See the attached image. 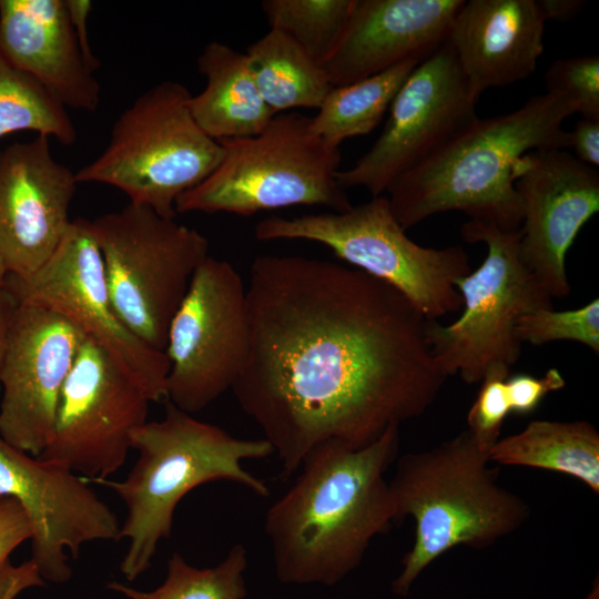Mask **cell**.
Instances as JSON below:
<instances>
[{
    "mask_svg": "<svg viewBox=\"0 0 599 599\" xmlns=\"http://www.w3.org/2000/svg\"><path fill=\"white\" fill-rule=\"evenodd\" d=\"M205 88L191 95V113L215 141L261 133L276 113L262 98L245 53L213 41L197 58Z\"/></svg>",
    "mask_w": 599,
    "mask_h": 599,
    "instance_id": "cell-22",
    "label": "cell"
},
{
    "mask_svg": "<svg viewBox=\"0 0 599 599\" xmlns=\"http://www.w3.org/2000/svg\"><path fill=\"white\" fill-rule=\"evenodd\" d=\"M489 460L561 473L599 494V433L586 420H531L521 432L498 439Z\"/></svg>",
    "mask_w": 599,
    "mask_h": 599,
    "instance_id": "cell-23",
    "label": "cell"
},
{
    "mask_svg": "<svg viewBox=\"0 0 599 599\" xmlns=\"http://www.w3.org/2000/svg\"><path fill=\"white\" fill-rule=\"evenodd\" d=\"M245 54L262 98L276 114L317 109L333 88L324 68L281 31L270 29Z\"/></svg>",
    "mask_w": 599,
    "mask_h": 599,
    "instance_id": "cell-24",
    "label": "cell"
},
{
    "mask_svg": "<svg viewBox=\"0 0 599 599\" xmlns=\"http://www.w3.org/2000/svg\"><path fill=\"white\" fill-rule=\"evenodd\" d=\"M398 448L393 425L362 448L326 441L304 457L264 519L281 582L334 586L359 566L372 540L396 522L385 474Z\"/></svg>",
    "mask_w": 599,
    "mask_h": 599,
    "instance_id": "cell-2",
    "label": "cell"
},
{
    "mask_svg": "<svg viewBox=\"0 0 599 599\" xmlns=\"http://www.w3.org/2000/svg\"><path fill=\"white\" fill-rule=\"evenodd\" d=\"M0 496L14 498L31 527V561L41 578L65 582L82 545L120 540L113 510L82 476L58 463L32 457L0 437Z\"/></svg>",
    "mask_w": 599,
    "mask_h": 599,
    "instance_id": "cell-16",
    "label": "cell"
},
{
    "mask_svg": "<svg viewBox=\"0 0 599 599\" xmlns=\"http://www.w3.org/2000/svg\"><path fill=\"white\" fill-rule=\"evenodd\" d=\"M248 348L246 287L230 262L209 255L169 326L166 400L189 414L206 408L232 390Z\"/></svg>",
    "mask_w": 599,
    "mask_h": 599,
    "instance_id": "cell-11",
    "label": "cell"
},
{
    "mask_svg": "<svg viewBox=\"0 0 599 599\" xmlns=\"http://www.w3.org/2000/svg\"><path fill=\"white\" fill-rule=\"evenodd\" d=\"M246 568L247 550L241 544L209 568L194 567L173 552L167 560L166 577L156 589L142 591L118 581L110 582L108 588L129 599H244Z\"/></svg>",
    "mask_w": 599,
    "mask_h": 599,
    "instance_id": "cell-27",
    "label": "cell"
},
{
    "mask_svg": "<svg viewBox=\"0 0 599 599\" xmlns=\"http://www.w3.org/2000/svg\"><path fill=\"white\" fill-rule=\"evenodd\" d=\"M521 344L544 345L555 341H573L599 353V300L569 311L539 308L522 315L516 325Z\"/></svg>",
    "mask_w": 599,
    "mask_h": 599,
    "instance_id": "cell-29",
    "label": "cell"
},
{
    "mask_svg": "<svg viewBox=\"0 0 599 599\" xmlns=\"http://www.w3.org/2000/svg\"><path fill=\"white\" fill-rule=\"evenodd\" d=\"M17 131H34L64 145L78 138L61 101L0 53V138Z\"/></svg>",
    "mask_w": 599,
    "mask_h": 599,
    "instance_id": "cell-26",
    "label": "cell"
},
{
    "mask_svg": "<svg viewBox=\"0 0 599 599\" xmlns=\"http://www.w3.org/2000/svg\"><path fill=\"white\" fill-rule=\"evenodd\" d=\"M522 211L519 254L552 298L571 286L566 256L581 227L599 211V173L566 150L529 151L512 169Z\"/></svg>",
    "mask_w": 599,
    "mask_h": 599,
    "instance_id": "cell-17",
    "label": "cell"
},
{
    "mask_svg": "<svg viewBox=\"0 0 599 599\" xmlns=\"http://www.w3.org/2000/svg\"><path fill=\"white\" fill-rule=\"evenodd\" d=\"M16 306V301L2 286L0 287V375L6 355L10 322ZM1 394V384H0Z\"/></svg>",
    "mask_w": 599,
    "mask_h": 599,
    "instance_id": "cell-37",
    "label": "cell"
},
{
    "mask_svg": "<svg viewBox=\"0 0 599 599\" xmlns=\"http://www.w3.org/2000/svg\"><path fill=\"white\" fill-rule=\"evenodd\" d=\"M419 62L406 60L364 80L333 87L317 113L311 116L312 131L337 149L346 139L368 134L379 124L397 91Z\"/></svg>",
    "mask_w": 599,
    "mask_h": 599,
    "instance_id": "cell-25",
    "label": "cell"
},
{
    "mask_svg": "<svg viewBox=\"0 0 599 599\" xmlns=\"http://www.w3.org/2000/svg\"><path fill=\"white\" fill-rule=\"evenodd\" d=\"M477 99L446 42L419 62L394 97L379 138L356 163L336 173L345 191L364 187L380 196L477 115Z\"/></svg>",
    "mask_w": 599,
    "mask_h": 599,
    "instance_id": "cell-13",
    "label": "cell"
},
{
    "mask_svg": "<svg viewBox=\"0 0 599 599\" xmlns=\"http://www.w3.org/2000/svg\"><path fill=\"white\" fill-rule=\"evenodd\" d=\"M31 538L32 527L21 505L12 497L0 496V569L13 550Z\"/></svg>",
    "mask_w": 599,
    "mask_h": 599,
    "instance_id": "cell-33",
    "label": "cell"
},
{
    "mask_svg": "<svg viewBox=\"0 0 599 599\" xmlns=\"http://www.w3.org/2000/svg\"><path fill=\"white\" fill-rule=\"evenodd\" d=\"M545 20L567 21L577 16L585 7L582 0H537Z\"/></svg>",
    "mask_w": 599,
    "mask_h": 599,
    "instance_id": "cell-36",
    "label": "cell"
},
{
    "mask_svg": "<svg viewBox=\"0 0 599 599\" xmlns=\"http://www.w3.org/2000/svg\"><path fill=\"white\" fill-rule=\"evenodd\" d=\"M549 93L569 99L583 118H599V57L578 55L556 60L545 74Z\"/></svg>",
    "mask_w": 599,
    "mask_h": 599,
    "instance_id": "cell-30",
    "label": "cell"
},
{
    "mask_svg": "<svg viewBox=\"0 0 599 599\" xmlns=\"http://www.w3.org/2000/svg\"><path fill=\"white\" fill-rule=\"evenodd\" d=\"M489 461V450L467 429L396 459L388 481L395 518L412 517L415 538L392 582L395 595L407 596L420 573L448 550L487 548L526 522L529 507L498 484Z\"/></svg>",
    "mask_w": 599,
    "mask_h": 599,
    "instance_id": "cell-5",
    "label": "cell"
},
{
    "mask_svg": "<svg viewBox=\"0 0 599 599\" xmlns=\"http://www.w3.org/2000/svg\"><path fill=\"white\" fill-rule=\"evenodd\" d=\"M191 95L175 81L140 94L113 123L102 153L74 173L77 182L113 186L130 203L175 219L177 197L205 180L223 158L221 144L195 122Z\"/></svg>",
    "mask_w": 599,
    "mask_h": 599,
    "instance_id": "cell-7",
    "label": "cell"
},
{
    "mask_svg": "<svg viewBox=\"0 0 599 599\" xmlns=\"http://www.w3.org/2000/svg\"><path fill=\"white\" fill-rule=\"evenodd\" d=\"M83 332L60 313L17 303L0 384V437L39 457L50 443L60 394L81 346Z\"/></svg>",
    "mask_w": 599,
    "mask_h": 599,
    "instance_id": "cell-15",
    "label": "cell"
},
{
    "mask_svg": "<svg viewBox=\"0 0 599 599\" xmlns=\"http://www.w3.org/2000/svg\"><path fill=\"white\" fill-rule=\"evenodd\" d=\"M64 6L85 64L94 73L100 63L93 54L88 35V18L92 2L89 0H64Z\"/></svg>",
    "mask_w": 599,
    "mask_h": 599,
    "instance_id": "cell-35",
    "label": "cell"
},
{
    "mask_svg": "<svg viewBox=\"0 0 599 599\" xmlns=\"http://www.w3.org/2000/svg\"><path fill=\"white\" fill-rule=\"evenodd\" d=\"M575 113L569 99L546 92L509 113L476 118L390 184L386 197L395 219L406 231L434 214L459 211L518 231L522 211L514 165L529 151L569 149L564 122Z\"/></svg>",
    "mask_w": 599,
    "mask_h": 599,
    "instance_id": "cell-3",
    "label": "cell"
},
{
    "mask_svg": "<svg viewBox=\"0 0 599 599\" xmlns=\"http://www.w3.org/2000/svg\"><path fill=\"white\" fill-rule=\"evenodd\" d=\"M468 243H484L481 265L457 280L461 315L449 325L427 319L426 342L439 369L480 383L493 368L510 369L522 344L516 335L518 319L539 308H552V297L519 254L520 229L505 232L496 225L469 220L460 226Z\"/></svg>",
    "mask_w": 599,
    "mask_h": 599,
    "instance_id": "cell-9",
    "label": "cell"
},
{
    "mask_svg": "<svg viewBox=\"0 0 599 599\" xmlns=\"http://www.w3.org/2000/svg\"><path fill=\"white\" fill-rule=\"evenodd\" d=\"M405 232L383 195L344 212L273 215L254 229L258 241L306 240L327 246L339 260L394 287L426 319L460 311L455 282L473 271L465 248L422 246Z\"/></svg>",
    "mask_w": 599,
    "mask_h": 599,
    "instance_id": "cell-8",
    "label": "cell"
},
{
    "mask_svg": "<svg viewBox=\"0 0 599 599\" xmlns=\"http://www.w3.org/2000/svg\"><path fill=\"white\" fill-rule=\"evenodd\" d=\"M246 300L250 348L232 392L284 477L319 444L362 448L422 416L448 378L426 342L427 319L355 267L260 255Z\"/></svg>",
    "mask_w": 599,
    "mask_h": 599,
    "instance_id": "cell-1",
    "label": "cell"
},
{
    "mask_svg": "<svg viewBox=\"0 0 599 599\" xmlns=\"http://www.w3.org/2000/svg\"><path fill=\"white\" fill-rule=\"evenodd\" d=\"M0 53L65 108L97 110L100 84L85 64L64 0H0Z\"/></svg>",
    "mask_w": 599,
    "mask_h": 599,
    "instance_id": "cell-21",
    "label": "cell"
},
{
    "mask_svg": "<svg viewBox=\"0 0 599 599\" xmlns=\"http://www.w3.org/2000/svg\"><path fill=\"white\" fill-rule=\"evenodd\" d=\"M3 287L17 303L49 307L77 325L145 393L166 400L169 361L138 338L118 316L90 221L72 220L53 255L35 273L8 275Z\"/></svg>",
    "mask_w": 599,
    "mask_h": 599,
    "instance_id": "cell-12",
    "label": "cell"
},
{
    "mask_svg": "<svg viewBox=\"0 0 599 599\" xmlns=\"http://www.w3.org/2000/svg\"><path fill=\"white\" fill-rule=\"evenodd\" d=\"M150 399L87 338L62 387L53 435L38 457L87 479L108 478L125 463L132 433L148 422Z\"/></svg>",
    "mask_w": 599,
    "mask_h": 599,
    "instance_id": "cell-14",
    "label": "cell"
},
{
    "mask_svg": "<svg viewBox=\"0 0 599 599\" xmlns=\"http://www.w3.org/2000/svg\"><path fill=\"white\" fill-rule=\"evenodd\" d=\"M355 0H264L270 29L285 33L324 65L338 45Z\"/></svg>",
    "mask_w": 599,
    "mask_h": 599,
    "instance_id": "cell-28",
    "label": "cell"
},
{
    "mask_svg": "<svg viewBox=\"0 0 599 599\" xmlns=\"http://www.w3.org/2000/svg\"><path fill=\"white\" fill-rule=\"evenodd\" d=\"M164 417L146 422L131 435L138 458L126 478L84 480L112 489L124 502L125 519L119 539L129 546L120 571L135 580L150 568L161 539L169 538L174 511L184 496L200 485L226 480L267 497L268 487L248 473L243 461L265 458L273 448L264 438L244 439L196 419L165 400Z\"/></svg>",
    "mask_w": 599,
    "mask_h": 599,
    "instance_id": "cell-4",
    "label": "cell"
},
{
    "mask_svg": "<svg viewBox=\"0 0 599 599\" xmlns=\"http://www.w3.org/2000/svg\"><path fill=\"white\" fill-rule=\"evenodd\" d=\"M510 369L493 368L480 382V388L467 414L468 432L484 448L499 439L502 424L510 413L506 380Z\"/></svg>",
    "mask_w": 599,
    "mask_h": 599,
    "instance_id": "cell-31",
    "label": "cell"
},
{
    "mask_svg": "<svg viewBox=\"0 0 599 599\" xmlns=\"http://www.w3.org/2000/svg\"><path fill=\"white\" fill-rule=\"evenodd\" d=\"M568 132L569 149L573 150V156L597 169L599 165V118L581 116Z\"/></svg>",
    "mask_w": 599,
    "mask_h": 599,
    "instance_id": "cell-34",
    "label": "cell"
},
{
    "mask_svg": "<svg viewBox=\"0 0 599 599\" xmlns=\"http://www.w3.org/2000/svg\"><path fill=\"white\" fill-rule=\"evenodd\" d=\"M566 380L557 368H549L542 377L517 374L506 380L510 413L528 415L551 392L564 388Z\"/></svg>",
    "mask_w": 599,
    "mask_h": 599,
    "instance_id": "cell-32",
    "label": "cell"
},
{
    "mask_svg": "<svg viewBox=\"0 0 599 599\" xmlns=\"http://www.w3.org/2000/svg\"><path fill=\"white\" fill-rule=\"evenodd\" d=\"M545 23L537 0H464L447 42L477 100L534 74Z\"/></svg>",
    "mask_w": 599,
    "mask_h": 599,
    "instance_id": "cell-20",
    "label": "cell"
},
{
    "mask_svg": "<svg viewBox=\"0 0 599 599\" xmlns=\"http://www.w3.org/2000/svg\"><path fill=\"white\" fill-rule=\"evenodd\" d=\"M113 307L144 344L164 352L170 323L209 256L195 229L129 203L90 221Z\"/></svg>",
    "mask_w": 599,
    "mask_h": 599,
    "instance_id": "cell-10",
    "label": "cell"
},
{
    "mask_svg": "<svg viewBox=\"0 0 599 599\" xmlns=\"http://www.w3.org/2000/svg\"><path fill=\"white\" fill-rule=\"evenodd\" d=\"M8 276V271L6 268V265L3 263V260L0 255V287L4 285L6 278Z\"/></svg>",
    "mask_w": 599,
    "mask_h": 599,
    "instance_id": "cell-39",
    "label": "cell"
},
{
    "mask_svg": "<svg viewBox=\"0 0 599 599\" xmlns=\"http://www.w3.org/2000/svg\"><path fill=\"white\" fill-rule=\"evenodd\" d=\"M77 184L53 158L49 136L0 152V255L8 275L26 278L53 255L72 222Z\"/></svg>",
    "mask_w": 599,
    "mask_h": 599,
    "instance_id": "cell-18",
    "label": "cell"
},
{
    "mask_svg": "<svg viewBox=\"0 0 599 599\" xmlns=\"http://www.w3.org/2000/svg\"><path fill=\"white\" fill-rule=\"evenodd\" d=\"M223 158L216 169L175 202L176 213L225 212L250 216L293 205L349 210L336 181L339 149L311 129V116L276 114L258 134L217 141Z\"/></svg>",
    "mask_w": 599,
    "mask_h": 599,
    "instance_id": "cell-6",
    "label": "cell"
},
{
    "mask_svg": "<svg viewBox=\"0 0 599 599\" xmlns=\"http://www.w3.org/2000/svg\"><path fill=\"white\" fill-rule=\"evenodd\" d=\"M27 588L24 578L16 571L0 572V599H13Z\"/></svg>",
    "mask_w": 599,
    "mask_h": 599,
    "instance_id": "cell-38",
    "label": "cell"
},
{
    "mask_svg": "<svg viewBox=\"0 0 599 599\" xmlns=\"http://www.w3.org/2000/svg\"><path fill=\"white\" fill-rule=\"evenodd\" d=\"M464 0H355L334 53L323 65L332 87L351 84L441 47Z\"/></svg>",
    "mask_w": 599,
    "mask_h": 599,
    "instance_id": "cell-19",
    "label": "cell"
}]
</instances>
